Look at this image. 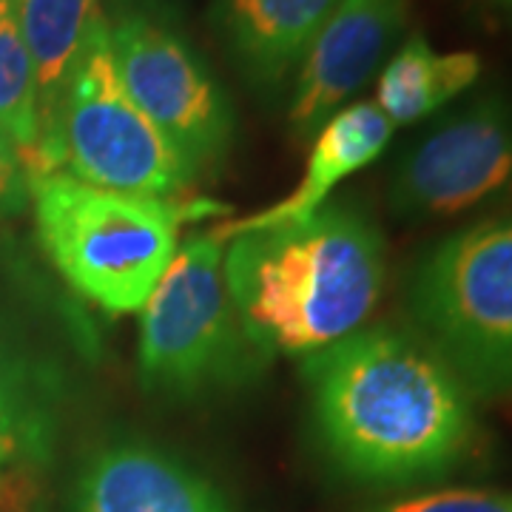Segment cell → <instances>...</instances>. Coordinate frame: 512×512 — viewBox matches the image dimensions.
Instances as JSON below:
<instances>
[{
  "label": "cell",
  "mask_w": 512,
  "mask_h": 512,
  "mask_svg": "<svg viewBox=\"0 0 512 512\" xmlns=\"http://www.w3.org/2000/svg\"><path fill=\"white\" fill-rule=\"evenodd\" d=\"M313 439L365 487H413L453 473L476 441L473 396L416 330L359 328L302 362Z\"/></svg>",
  "instance_id": "1"
},
{
  "label": "cell",
  "mask_w": 512,
  "mask_h": 512,
  "mask_svg": "<svg viewBox=\"0 0 512 512\" xmlns=\"http://www.w3.org/2000/svg\"><path fill=\"white\" fill-rule=\"evenodd\" d=\"M225 282L262 356H311L365 325L384 288L379 225L348 202L231 237Z\"/></svg>",
  "instance_id": "2"
},
{
  "label": "cell",
  "mask_w": 512,
  "mask_h": 512,
  "mask_svg": "<svg viewBox=\"0 0 512 512\" xmlns=\"http://www.w3.org/2000/svg\"><path fill=\"white\" fill-rule=\"evenodd\" d=\"M37 239L77 296L106 313L146 305L177 254L185 220L222 211L83 183L66 171L29 177Z\"/></svg>",
  "instance_id": "3"
},
{
  "label": "cell",
  "mask_w": 512,
  "mask_h": 512,
  "mask_svg": "<svg viewBox=\"0 0 512 512\" xmlns=\"http://www.w3.org/2000/svg\"><path fill=\"white\" fill-rule=\"evenodd\" d=\"M222 239L197 234L177 248L140 313L137 382L163 402L231 393L271 362L245 336L225 282Z\"/></svg>",
  "instance_id": "4"
},
{
  "label": "cell",
  "mask_w": 512,
  "mask_h": 512,
  "mask_svg": "<svg viewBox=\"0 0 512 512\" xmlns=\"http://www.w3.org/2000/svg\"><path fill=\"white\" fill-rule=\"evenodd\" d=\"M407 311L470 396H512V214L436 242L410 276Z\"/></svg>",
  "instance_id": "5"
},
{
  "label": "cell",
  "mask_w": 512,
  "mask_h": 512,
  "mask_svg": "<svg viewBox=\"0 0 512 512\" xmlns=\"http://www.w3.org/2000/svg\"><path fill=\"white\" fill-rule=\"evenodd\" d=\"M52 171H66L97 188L160 200H171L194 183V171L180 151L123 89L109 32L72 74L29 177Z\"/></svg>",
  "instance_id": "6"
},
{
  "label": "cell",
  "mask_w": 512,
  "mask_h": 512,
  "mask_svg": "<svg viewBox=\"0 0 512 512\" xmlns=\"http://www.w3.org/2000/svg\"><path fill=\"white\" fill-rule=\"evenodd\" d=\"M120 83L134 106L180 151L194 177L220 165L234 143V109L220 80L160 9L109 18Z\"/></svg>",
  "instance_id": "7"
},
{
  "label": "cell",
  "mask_w": 512,
  "mask_h": 512,
  "mask_svg": "<svg viewBox=\"0 0 512 512\" xmlns=\"http://www.w3.org/2000/svg\"><path fill=\"white\" fill-rule=\"evenodd\" d=\"M512 197V100L481 94L404 151L387 202L407 222L447 220Z\"/></svg>",
  "instance_id": "8"
},
{
  "label": "cell",
  "mask_w": 512,
  "mask_h": 512,
  "mask_svg": "<svg viewBox=\"0 0 512 512\" xmlns=\"http://www.w3.org/2000/svg\"><path fill=\"white\" fill-rule=\"evenodd\" d=\"M66 512H242L220 481L160 441L111 433L74 467Z\"/></svg>",
  "instance_id": "9"
},
{
  "label": "cell",
  "mask_w": 512,
  "mask_h": 512,
  "mask_svg": "<svg viewBox=\"0 0 512 512\" xmlns=\"http://www.w3.org/2000/svg\"><path fill=\"white\" fill-rule=\"evenodd\" d=\"M407 26V0H339L293 74L288 123L311 140L382 69Z\"/></svg>",
  "instance_id": "10"
},
{
  "label": "cell",
  "mask_w": 512,
  "mask_h": 512,
  "mask_svg": "<svg viewBox=\"0 0 512 512\" xmlns=\"http://www.w3.org/2000/svg\"><path fill=\"white\" fill-rule=\"evenodd\" d=\"M339 0H214L225 55L254 92H279Z\"/></svg>",
  "instance_id": "11"
},
{
  "label": "cell",
  "mask_w": 512,
  "mask_h": 512,
  "mask_svg": "<svg viewBox=\"0 0 512 512\" xmlns=\"http://www.w3.org/2000/svg\"><path fill=\"white\" fill-rule=\"evenodd\" d=\"M393 128L396 126L387 120V114L370 100H359V103L339 109L316 131L311 157H308V171H305L302 183L296 185V191L259 214L222 225L214 231V237L225 242V239L245 234V231L311 217L313 211L322 208V202L328 200L336 185L382 154L393 137Z\"/></svg>",
  "instance_id": "12"
},
{
  "label": "cell",
  "mask_w": 512,
  "mask_h": 512,
  "mask_svg": "<svg viewBox=\"0 0 512 512\" xmlns=\"http://www.w3.org/2000/svg\"><path fill=\"white\" fill-rule=\"evenodd\" d=\"M66 404L63 370L0 311V436L23 464L46 470L55 458Z\"/></svg>",
  "instance_id": "13"
},
{
  "label": "cell",
  "mask_w": 512,
  "mask_h": 512,
  "mask_svg": "<svg viewBox=\"0 0 512 512\" xmlns=\"http://www.w3.org/2000/svg\"><path fill=\"white\" fill-rule=\"evenodd\" d=\"M12 3H15L20 37L26 43V52L35 69L40 140H43L72 74L92 52L94 43L109 32V15L103 0H12Z\"/></svg>",
  "instance_id": "14"
},
{
  "label": "cell",
  "mask_w": 512,
  "mask_h": 512,
  "mask_svg": "<svg viewBox=\"0 0 512 512\" xmlns=\"http://www.w3.org/2000/svg\"><path fill=\"white\" fill-rule=\"evenodd\" d=\"M478 74L481 57L476 52L439 55L430 40L416 32L384 63L376 106L387 114L393 126H410L467 92L478 80Z\"/></svg>",
  "instance_id": "15"
},
{
  "label": "cell",
  "mask_w": 512,
  "mask_h": 512,
  "mask_svg": "<svg viewBox=\"0 0 512 512\" xmlns=\"http://www.w3.org/2000/svg\"><path fill=\"white\" fill-rule=\"evenodd\" d=\"M0 137L18 154L29 177L40 148V111L35 69L20 37L12 0H0Z\"/></svg>",
  "instance_id": "16"
},
{
  "label": "cell",
  "mask_w": 512,
  "mask_h": 512,
  "mask_svg": "<svg viewBox=\"0 0 512 512\" xmlns=\"http://www.w3.org/2000/svg\"><path fill=\"white\" fill-rule=\"evenodd\" d=\"M365 512H512V493L498 490H436L387 501Z\"/></svg>",
  "instance_id": "17"
},
{
  "label": "cell",
  "mask_w": 512,
  "mask_h": 512,
  "mask_svg": "<svg viewBox=\"0 0 512 512\" xmlns=\"http://www.w3.org/2000/svg\"><path fill=\"white\" fill-rule=\"evenodd\" d=\"M29 205V177L18 154L0 137V217H18Z\"/></svg>",
  "instance_id": "18"
},
{
  "label": "cell",
  "mask_w": 512,
  "mask_h": 512,
  "mask_svg": "<svg viewBox=\"0 0 512 512\" xmlns=\"http://www.w3.org/2000/svg\"><path fill=\"white\" fill-rule=\"evenodd\" d=\"M114 6V12H123V9H154L151 0H109Z\"/></svg>",
  "instance_id": "19"
},
{
  "label": "cell",
  "mask_w": 512,
  "mask_h": 512,
  "mask_svg": "<svg viewBox=\"0 0 512 512\" xmlns=\"http://www.w3.org/2000/svg\"><path fill=\"white\" fill-rule=\"evenodd\" d=\"M507 3H512V0H507Z\"/></svg>",
  "instance_id": "20"
}]
</instances>
